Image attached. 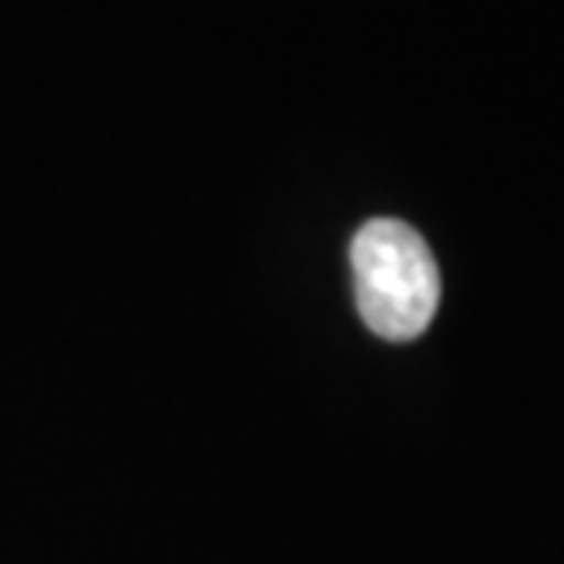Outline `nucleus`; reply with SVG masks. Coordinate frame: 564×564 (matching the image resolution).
Listing matches in <instances>:
<instances>
[{"mask_svg":"<svg viewBox=\"0 0 564 564\" xmlns=\"http://www.w3.org/2000/svg\"><path fill=\"white\" fill-rule=\"evenodd\" d=\"M354 295L379 339H419L441 306V270L415 226L371 219L350 241Z\"/></svg>","mask_w":564,"mask_h":564,"instance_id":"nucleus-1","label":"nucleus"}]
</instances>
